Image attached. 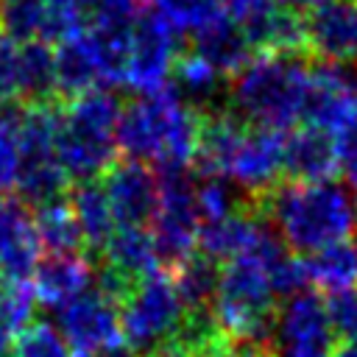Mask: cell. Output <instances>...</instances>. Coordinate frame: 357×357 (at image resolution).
<instances>
[{"label":"cell","mask_w":357,"mask_h":357,"mask_svg":"<svg viewBox=\"0 0 357 357\" xmlns=\"http://www.w3.org/2000/svg\"><path fill=\"white\" fill-rule=\"evenodd\" d=\"M184 318L187 310L176 293L173 276L165 271L134 282L120 298V332L134 354H148L173 340Z\"/></svg>","instance_id":"5b68a950"},{"label":"cell","mask_w":357,"mask_h":357,"mask_svg":"<svg viewBox=\"0 0 357 357\" xmlns=\"http://www.w3.org/2000/svg\"><path fill=\"white\" fill-rule=\"evenodd\" d=\"M257 212L293 254H315L340 243L357 223L354 201L337 181H279L257 201Z\"/></svg>","instance_id":"6da1fadb"},{"label":"cell","mask_w":357,"mask_h":357,"mask_svg":"<svg viewBox=\"0 0 357 357\" xmlns=\"http://www.w3.org/2000/svg\"><path fill=\"white\" fill-rule=\"evenodd\" d=\"M39 259L31 215L17 201H6L0 206V284H28Z\"/></svg>","instance_id":"9a60e30c"},{"label":"cell","mask_w":357,"mask_h":357,"mask_svg":"<svg viewBox=\"0 0 357 357\" xmlns=\"http://www.w3.org/2000/svg\"><path fill=\"white\" fill-rule=\"evenodd\" d=\"M354 212H357V198H354Z\"/></svg>","instance_id":"8d00e7d4"},{"label":"cell","mask_w":357,"mask_h":357,"mask_svg":"<svg viewBox=\"0 0 357 357\" xmlns=\"http://www.w3.org/2000/svg\"><path fill=\"white\" fill-rule=\"evenodd\" d=\"M262 229V215L257 212V206L234 212L223 220H212V223H201L198 229V251L209 259H215L218 265L240 257L243 251L251 248V243L257 240Z\"/></svg>","instance_id":"d6986e66"},{"label":"cell","mask_w":357,"mask_h":357,"mask_svg":"<svg viewBox=\"0 0 357 357\" xmlns=\"http://www.w3.org/2000/svg\"><path fill=\"white\" fill-rule=\"evenodd\" d=\"M31 226H33L39 248L47 257L50 254H78V245H84V237L78 231V223H75V215H73L67 198L36 206L31 215Z\"/></svg>","instance_id":"7402d4cb"},{"label":"cell","mask_w":357,"mask_h":357,"mask_svg":"<svg viewBox=\"0 0 357 357\" xmlns=\"http://www.w3.org/2000/svg\"><path fill=\"white\" fill-rule=\"evenodd\" d=\"M159 206L151 220V237L156 243L162 265H178L198 251L201 215L195 204V176L190 167H156Z\"/></svg>","instance_id":"8992f818"},{"label":"cell","mask_w":357,"mask_h":357,"mask_svg":"<svg viewBox=\"0 0 357 357\" xmlns=\"http://www.w3.org/2000/svg\"><path fill=\"white\" fill-rule=\"evenodd\" d=\"M22 103V42L0 31V106Z\"/></svg>","instance_id":"83f0119b"},{"label":"cell","mask_w":357,"mask_h":357,"mask_svg":"<svg viewBox=\"0 0 357 357\" xmlns=\"http://www.w3.org/2000/svg\"><path fill=\"white\" fill-rule=\"evenodd\" d=\"M100 251L106 259L103 271L114 273L126 284H134L162 271V259L148 226H117Z\"/></svg>","instance_id":"e0dca14e"},{"label":"cell","mask_w":357,"mask_h":357,"mask_svg":"<svg viewBox=\"0 0 357 357\" xmlns=\"http://www.w3.org/2000/svg\"><path fill=\"white\" fill-rule=\"evenodd\" d=\"M117 226H151L159 206L156 170L142 162H114L100 178Z\"/></svg>","instance_id":"7c38bea8"},{"label":"cell","mask_w":357,"mask_h":357,"mask_svg":"<svg viewBox=\"0 0 357 357\" xmlns=\"http://www.w3.org/2000/svg\"><path fill=\"white\" fill-rule=\"evenodd\" d=\"M53 326L78 354L103 357L126 346L120 332V301L98 284H92L86 293L56 310Z\"/></svg>","instance_id":"52a82bcc"},{"label":"cell","mask_w":357,"mask_h":357,"mask_svg":"<svg viewBox=\"0 0 357 357\" xmlns=\"http://www.w3.org/2000/svg\"><path fill=\"white\" fill-rule=\"evenodd\" d=\"M11 357H73V349L53 324H31L14 343Z\"/></svg>","instance_id":"4316f807"},{"label":"cell","mask_w":357,"mask_h":357,"mask_svg":"<svg viewBox=\"0 0 357 357\" xmlns=\"http://www.w3.org/2000/svg\"><path fill=\"white\" fill-rule=\"evenodd\" d=\"M67 204L75 215V223H78V231H81L84 243L92 245V248H103L106 240L114 234L117 220L112 215V206L106 201V192H103L100 181L75 184L67 195Z\"/></svg>","instance_id":"44dd1931"},{"label":"cell","mask_w":357,"mask_h":357,"mask_svg":"<svg viewBox=\"0 0 357 357\" xmlns=\"http://www.w3.org/2000/svg\"><path fill=\"white\" fill-rule=\"evenodd\" d=\"M204 112L178 98L173 86L137 95L123 103L117 123V151L123 159L148 167H190L198 153Z\"/></svg>","instance_id":"7a4b0ae2"},{"label":"cell","mask_w":357,"mask_h":357,"mask_svg":"<svg viewBox=\"0 0 357 357\" xmlns=\"http://www.w3.org/2000/svg\"><path fill=\"white\" fill-rule=\"evenodd\" d=\"M335 329L329 324L324 298L301 290L276 310L273 318V357H332Z\"/></svg>","instance_id":"9c48e42d"},{"label":"cell","mask_w":357,"mask_h":357,"mask_svg":"<svg viewBox=\"0 0 357 357\" xmlns=\"http://www.w3.org/2000/svg\"><path fill=\"white\" fill-rule=\"evenodd\" d=\"M142 3H145V6H148V8H156V6H162V3H165V0H142Z\"/></svg>","instance_id":"e575fe53"},{"label":"cell","mask_w":357,"mask_h":357,"mask_svg":"<svg viewBox=\"0 0 357 357\" xmlns=\"http://www.w3.org/2000/svg\"><path fill=\"white\" fill-rule=\"evenodd\" d=\"M312 59L257 53L226 86L229 112L257 128L287 131L304 114Z\"/></svg>","instance_id":"3957f363"},{"label":"cell","mask_w":357,"mask_h":357,"mask_svg":"<svg viewBox=\"0 0 357 357\" xmlns=\"http://www.w3.org/2000/svg\"><path fill=\"white\" fill-rule=\"evenodd\" d=\"M304 36L312 61L357 67V0H321L307 8Z\"/></svg>","instance_id":"8fae6325"},{"label":"cell","mask_w":357,"mask_h":357,"mask_svg":"<svg viewBox=\"0 0 357 357\" xmlns=\"http://www.w3.org/2000/svg\"><path fill=\"white\" fill-rule=\"evenodd\" d=\"M33 304L28 284H0V357H11L17 337L33 324Z\"/></svg>","instance_id":"d4e9b609"},{"label":"cell","mask_w":357,"mask_h":357,"mask_svg":"<svg viewBox=\"0 0 357 357\" xmlns=\"http://www.w3.org/2000/svg\"><path fill=\"white\" fill-rule=\"evenodd\" d=\"M120 112L123 103L109 89H89L56 109L53 151L70 181H100L114 165Z\"/></svg>","instance_id":"277c9868"},{"label":"cell","mask_w":357,"mask_h":357,"mask_svg":"<svg viewBox=\"0 0 357 357\" xmlns=\"http://www.w3.org/2000/svg\"><path fill=\"white\" fill-rule=\"evenodd\" d=\"M332 357H357V343H343V346H337Z\"/></svg>","instance_id":"d6a6232c"},{"label":"cell","mask_w":357,"mask_h":357,"mask_svg":"<svg viewBox=\"0 0 357 357\" xmlns=\"http://www.w3.org/2000/svg\"><path fill=\"white\" fill-rule=\"evenodd\" d=\"M170 81H173L170 86L178 92V98L204 114L220 112V103L226 100L223 75L192 50H181L176 56Z\"/></svg>","instance_id":"ffe728a7"},{"label":"cell","mask_w":357,"mask_h":357,"mask_svg":"<svg viewBox=\"0 0 357 357\" xmlns=\"http://www.w3.org/2000/svg\"><path fill=\"white\" fill-rule=\"evenodd\" d=\"M95 284V271L86 257L81 254H50L42 257L28 287L33 293V301L47 310H61L81 293H86Z\"/></svg>","instance_id":"5bb4252c"},{"label":"cell","mask_w":357,"mask_h":357,"mask_svg":"<svg viewBox=\"0 0 357 357\" xmlns=\"http://www.w3.org/2000/svg\"><path fill=\"white\" fill-rule=\"evenodd\" d=\"M22 165L20 148V106H0V190L17 184Z\"/></svg>","instance_id":"484cf974"},{"label":"cell","mask_w":357,"mask_h":357,"mask_svg":"<svg viewBox=\"0 0 357 357\" xmlns=\"http://www.w3.org/2000/svg\"><path fill=\"white\" fill-rule=\"evenodd\" d=\"M86 25V0H3L0 31L17 42L59 45Z\"/></svg>","instance_id":"30bf717a"},{"label":"cell","mask_w":357,"mask_h":357,"mask_svg":"<svg viewBox=\"0 0 357 357\" xmlns=\"http://www.w3.org/2000/svg\"><path fill=\"white\" fill-rule=\"evenodd\" d=\"M335 173H340L335 137L312 126L284 134V148H282V178L284 181H304V184L332 181Z\"/></svg>","instance_id":"2e32d148"},{"label":"cell","mask_w":357,"mask_h":357,"mask_svg":"<svg viewBox=\"0 0 357 357\" xmlns=\"http://www.w3.org/2000/svg\"><path fill=\"white\" fill-rule=\"evenodd\" d=\"M349 70V84H351V92L357 98V67H346Z\"/></svg>","instance_id":"836d02e7"},{"label":"cell","mask_w":357,"mask_h":357,"mask_svg":"<svg viewBox=\"0 0 357 357\" xmlns=\"http://www.w3.org/2000/svg\"><path fill=\"white\" fill-rule=\"evenodd\" d=\"M335 151H337V167L340 173L357 187V120L346 126L335 137Z\"/></svg>","instance_id":"f546056e"},{"label":"cell","mask_w":357,"mask_h":357,"mask_svg":"<svg viewBox=\"0 0 357 357\" xmlns=\"http://www.w3.org/2000/svg\"><path fill=\"white\" fill-rule=\"evenodd\" d=\"M192 53H198L206 64H212L223 78L237 75L257 56L243 28L231 22L226 14L215 17L212 22H206L192 33Z\"/></svg>","instance_id":"ac0fdd59"},{"label":"cell","mask_w":357,"mask_h":357,"mask_svg":"<svg viewBox=\"0 0 357 357\" xmlns=\"http://www.w3.org/2000/svg\"><path fill=\"white\" fill-rule=\"evenodd\" d=\"M0 6H3V0H0Z\"/></svg>","instance_id":"74e56055"},{"label":"cell","mask_w":357,"mask_h":357,"mask_svg":"<svg viewBox=\"0 0 357 357\" xmlns=\"http://www.w3.org/2000/svg\"><path fill=\"white\" fill-rule=\"evenodd\" d=\"M170 276L187 312H209L220 279V265L215 259L195 251L184 262H178Z\"/></svg>","instance_id":"603a6c76"},{"label":"cell","mask_w":357,"mask_h":357,"mask_svg":"<svg viewBox=\"0 0 357 357\" xmlns=\"http://www.w3.org/2000/svg\"><path fill=\"white\" fill-rule=\"evenodd\" d=\"M276 3H282V6H287V8H293V11H304V8L318 6L321 0H276Z\"/></svg>","instance_id":"1f68e13d"},{"label":"cell","mask_w":357,"mask_h":357,"mask_svg":"<svg viewBox=\"0 0 357 357\" xmlns=\"http://www.w3.org/2000/svg\"><path fill=\"white\" fill-rule=\"evenodd\" d=\"M304 268L310 282L326 287V293L357 287V237H346L310 254V259H304Z\"/></svg>","instance_id":"cb8c5ba5"},{"label":"cell","mask_w":357,"mask_h":357,"mask_svg":"<svg viewBox=\"0 0 357 357\" xmlns=\"http://www.w3.org/2000/svg\"><path fill=\"white\" fill-rule=\"evenodd\" d=\"M145 357H223V337L218 340V346H215L212 351L192 349V346H187V343H181V340H167L165 346L148 351Z\"/></svg>","instance_id":"4dcf8cb0"},{"label":"cell","mask_w":357,"mask_h":357,"mask_svg":"<svg viewBox=\"0 0 357 357\" xmlns=\"http://www.w3.org/2000/svg\"><path fill=\"white\" fill-rule=\"evenodd\" d=\"M301 120H307V126L318 131H326L329 137H337L357 120V98L351 92L346 67L312 61Z\"/></svg>","instance_id":"4fadbf2b"},{"label":"cell","mask_w":357,"mask_h":357,"mask_svg":"<svg viewBox=\"0 0 357 357\" xmlns=\"http://www.w3.org/2000/svg\"><path fill=\"white\" fill-rule=\"evenodd\" d=\"M178 39L181 36L170 28V22L145 6L131 36L123 86L134 89L137 95H151L170 86L173 64H176V56L181 53Z\"/></svg>","instance_id":"ba28073f"},{"label":"cell","mask_w":357,"mask_h":357,"mask_svg":"<svg viewBox=\"0 0 357 357\" xmlns=\"http://www.w3.org/2000/svg\"><path fill=\"white\" fill-rule=\"evenodd\" d=\"M6 201H8V198H6V192H3V190H0V206H3V204H6Z\"/></svg>","instance_id":"d590c367"},{"label":"cell","mask_w":357,"mask_h":357,"mask_svg":"<svg viewBox=\"0 0 357 357\" xmlns=\"http://www.w3.org/2000/svg\"><path fill=\"white\" fill-rule=\"evenodd\" d=\"M324 307L335 329V337H346V343H357V287L332 290L324 298Z\"/></svg>","instance_id":"f1b7e54d"}]
</instances>
